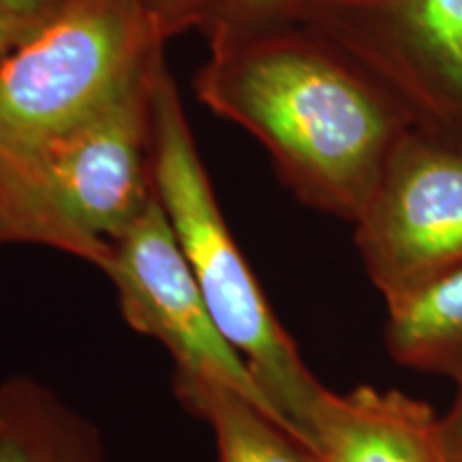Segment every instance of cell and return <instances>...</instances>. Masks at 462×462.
<instances>
[{
  "instance_id": "5bb4252c",
  "label": "cell",
  "mask_w": 462,
  "mask_h": 462,
  "mask_svg": "<svg viewBox=\"0 0 462 462\" xmlns=\"http://www.w3.org/2000/svg\"><path fill=\"white\" fill-rule=\"evenodd\" d=\"M45 22L24 20V17L11 15L7 11L0 9V58H5L15 48H20L26 39H31L32 34L45 24Z\"/></svg>"
},
{
  "instance_id": "30bf717a",
  "label": "cell",
  "mask_w": 462,
  "mask_h": 462,
  "mask_svg": "<svg viewBox=\"0 0 462 462\" xmlns=\"http://www.w3.org/2000/svg\"><path fill=\"white\" fill-rule=\"evenodd\" d=\"M176 390L190 411L210 424L218 462H321L313 449L236 392L184 377H176Z\"/></svg>"
},
{
  "instance_id": "4fadbf2b",
  "label": "cell",
  "mask_w": 462,
  "mask_h": 462,
  "mask_svg": "<svg viewBox=\"0 0 462 462\" xmlns=\"http://www.w3.org/2000/svg\"><path fill=\"white\" fill-rule=\"evenodd\" d=\"M165 42L199 28L204 31L212 0H142Z\"/></svg>"
},
{
  "instance_id": "5b68a950",
  "label": "cell",
  "mask_w": 462,
  "mask_h": 462,
  "mask_svg": "<svg viewBox=\"0 0 462 462\" xmlns=\"http://www.w3.org/2000/svg\"><path fill=\"white\" fill-rule=\"evenodd\" d=\"M300 26L383 86L418 129L462 142V0H313Z\"/></svg>"
},
{
  "instance_id": "8fae6325",
  "label": "cell",
  "mask_w": 462,
  "mask_h": 462,
  "mask_svg": "<svg viewBox=\"0 0 462 462\" xmlns=\"http://www.w3.org/2000/svg\"><path fill=\"white\" fill-rule=\"evenodd\" d=\"M0 462H97L79 420L26 381L0 390Z\"/></svg>"
},
{
  "instance_id": "9a60e30c",
  "label": "cell",
  "mask_w": 462,
  "mask_h": 462,
  "mask_svg": "<svg viewBox=\"0 0 462 462\" xmlns=\"http://www.w3.org/2000/svg\"><path fill=\"white\" fill-rule=\"evenodd\" d=\"M456 385H458V390H456L452 407L446 415H441L449 462H462V379L456 381Z\"/></svg>"
},
{
  "instance_id": "52a82bcc",
  "label": "cell",
  "mask_w": 462,
  "mask_h": 462,
  "mask_svg": "<svg viewBox=\"0 0 462 462\" xmlns=\"http://www.w3.org/2000/svg\"><path fill=\"white\" fill-rule=\"evenodd\" d=\"M103 273L118 289L131 328L157 338L170 351L178 377L236 392L296 437L212 319L157 189L135 223L112 245Z\"/></svg>"
},
{
  "instance_id": "ba28073f",
  "label": "cell",
  "mask_w": 462,
  "mask_h": 462,
  "mask_svg": "<svg viewBox=\"0 0 462 462\" xmlns=\"http://www.w3.org/2000/svg\"><path fill=\"white\" fill-rule=\"evenodd\" d=\"M309 439L321 462H449L441 415L398 390H323Z\"/></svg>"
},
{
  "instance_id": "9c48e42d",
  "label": "cell",
  "mask_w": 462,
  "mask_h": 462,
  "mask_svg": "<svg viewBox=\"0 0 462 462\" xmlns=\"http://www.w3.org/2000/svg\"><path fill=\"white\" fill-rule=\"evenodd\" d=\"M385 304V345L398 364L462 379V263Z\"/></svg>"
},
{
  "instance_id": "7c38bea8",
  "label": "cell",
  "mask_w": 462,
  "mask_h": 462,
  "mask_svg": "<svg viewBox=\"0 0 462 462\" xmlns=\"http://www.w3.org/2000/svg\"><path fill=\"white\" fill-rule=\"evenodd\" d=\"M313 0H212L204 26L206 39L215 34H246L298 26Z\"/></svg>"
},
{
  "instance_id": "6da1fadb",
  "label": "cell",
  "mask_w": 462,
  "mask_h": 462,
  "mask_svg": "<svg viewBox=\"0 0 462 462\" xmlns=\"http://www.w3.org/2000/svg\"><path fill=\"white\" fill-rule=\"evenodd\" d=\"M195 95L251 133L282 182L356 223L413 120L371 75L304 26L208 37Z\"/></svg>"
},
{
  "instance_id": "2e32d148",
  "label": "cell",
  "mask_w": 462,
  "mask_h": 462,
  "mask_svg": "<svg viewBox=\"0 0 462 462\" xmlns=\"http://www.w3.org/2000/svg\"><path fill=\"white\" fill-rule=\"evenodd\" d=\"M65 3L67 0H0V9L24 20L45 22Z\"/></svg>"
},
{
  "instance_id": "277c9868",
  "label": "cell",
  "mask_w": 462,
  "mask_h": 462,
  "mask_svg": "<svg viewBox=\"0 0 462 462\" xmlns=\"http://www.w3.org/2000/svg\"><path fill=\"white\" fill-rule=\"evenodd\" d=\"M165 43L142 0H67L0 58V173L34 163Z\"/></svg>"
},
{
  "instance_id": "7a4b0ae2",
  "label": "cell",
  "mask_w": 462,
  "mask_h": 462,
  "mask_svg": "<svg viewBox=\"0 0 462 462\" xmlns=\"http://www.w3.org/2000/svg\"><path fill=\"white\" fill-rule=\"evenodd\" d=\"M150 159L161 206L212 319L255 374L276 411L310 448V415L326 385L309 371L291 337L276 319L225 223L165 51L159 56L152 78Z\"/></svg>"
},
{
  "instance_id": "3957f363",
  "label": "cell",
  "mask_w": 462,
  "mask_h": 462,
  "mask_svg": "<svg viewBox=\"0 0 462 462\" xmlns=\"http://www.w3.org/2000/svg\"><path fill=\"white\" fill-rule=\"evenodd\" d=\"M152 60L24 170L0 173V242H37L103 270L154 195Z\"/></svg>"
},
{
  "instance_id": "8992f818",
  "label": "cell",
  "mask_w": 462,
  "mask_h": 462,
  "mask_svg": "<svg viewBox=\"0 0 462 462\" xmlns=\"http://www.w3.org/2000/svg\"><path fill=\"white\" fill-rule=\"evenodd\" d=\"M356 245L383 300L462 263V142L411 126L356 218Z\"/></svg>"
}]
</instances>
